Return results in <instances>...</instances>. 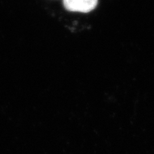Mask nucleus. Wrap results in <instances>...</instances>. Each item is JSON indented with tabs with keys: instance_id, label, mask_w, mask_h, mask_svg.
Here are the masks:
<instances>
[{
	"instance_id": "obj_1",
	"label": "nucleus",
	"mask_w": 154,
	"mask_h": 154,
	"mask_svg": "<svg viewBox=\"0 0 154 154\" xmlns=\"http://www.w3.org/2000/svg\"><path fill=\"white\" fill-rule=\"evenodd\" d=\"M63 3L69 11L88 13L96 7L98 0H63Z\"/></svg>"
}]
</instances>
